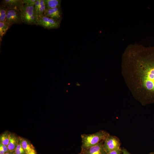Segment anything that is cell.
<instances>
[{
	"mask_svg": "<svg viewBox=\"0 0 154 154\" xmlns=\"http://www.w3.org/2000/svg\"><path fill=\"white\" fill-rule=\"evenodd\" d=\"M121 66L134 97L143 105L154 103V46L129 45L123 54Z\"/></svg>",
	"mask_w": 154,
	"mask_h": 154,
	"instance_id": "cell-1",
	"label": "cell"
},
{
	"mask_svg": "<svg viewBox=\"0 0 154 154\" xmlns=\"http://www.w3.org/2000/svg\"><path fill=\"white\" fill-rule=\"evenodd\" d=\"M110 135L109 133L103 130H100L94 133L82 134V149L89 148L97 145L104 141Z\"/></svg>",
	"mask_w": 154,
	"mask_h": 154,
	"instance_id": "cell-2",
	"label": "cell"
},
{
	"mask_svg": "<svg viewBox=\"0 0 154 154\" xmlns=\"http://www.w3.org/2000/svg\"><path fill=\"white\" fill-rule=\"evenodd\" d=\"M19 10L23 23L28 25H36L37 15L34 5L23 4Z\"/></svg>",
	"mask_w": 154,
	"mask_h": 154,
	"instance_id": "cell-3",
	"label": "cell"
},
{
	"mask_svg": "<svg viewBox=\"0 0 154 154\" xmlns=\"http://www.w3.org/2000/svg\"><path fill=\"white\" fill-rule=\"evenodd\" d=\"M61 22L44 15L37 16V25L48 29H57L60 27Z\"/></svg>",
	"mask_w": 154,
	"mask_h": 154,
	"instance_id": "cell-4",
	"label": "cell"
},
{
	"mask_svg": "<svg viewBox=\"0 0 154 154\" xmlns=\"http://www.w3.org/2000/svg\"><path fill=\"white\" fill-rule=\"evenodd\" d=\"M121 144L117 137L110 135L104 140L103 147L107 153L120 149Z\"/></svg>",
	"mask_w": 154,
	"mask_h": 154,
	"instance_id": "cell-5",
	"label": "cell"
},
{
	"mask_svg": "<svg viewBox=\"0 0 154 154\" xmlns=\"http://www.w3.org/2000/svg\"><path fill=\"white\" fill-rule=\"evenodd\" d=\"M5 22L9 25L10 27L13 24L23 23L20 10L7 8Z\"/></svg>",
	"mask_w": 154,
	"mask_h": 154,
	"instance_id": "cell-6",
	"label": "cell"
},
{
	"mask_svg": "<svg viewBox=\"0 0 154 154\" xmlns=\"http://www.w3.org/2000/svg\"><path fill=\"white\" fill-rule=\"evenodd\" d=\"M104 141L90 147L82 149V154H107L103 147Z\"/></svg>",
	"mask_w": 154,
	"mask_h": 154,
	"instance_id": "cell-7",
	"label": "cell"
},
{
	"mask_svg": "<svg viewBox=\"0 0 154 154\" xmlns=\"http://www.w3.org/2000/svg\"><path fill=\"white\" fill-rule=\"evenodd\" d=\"M62 12L61 7L46 9L44 15L59 22L62 19Z\"/></svg>",
	"mask_w": 154,
	"mask_h": 154,
	"instance_id": "cell-8",
	"label": "cell"
},
{
	"mask_svg": "<svg viewBox=\"0 0 154 154\" xmlns=\"http://www.w3.org/2000/svg\"><path fill=\"white\" fill-rule=\"evenodd\" d=\"M0 5L5 6L7 9L20 10L23 4V0H3Z\"/></svg>",
	"mask_w": 154,
	"mask_h": 154,
	"instance_id": "cell-9",
	"label": "cell"
},
{
	"mask_svg": "<svg viewBox=\"0 0 154 154\" xmlns=\"http://www.w3.org/2000/svg\"><path fill=\"white\" fill-rule=\"evenodd\" d=\"M19 142V137L18 138L14 135L10 133L9 142L7 145L9 151H14Z\"/></svg>",
	"mask_w": 154,
	"mask_h": 154,
	"instance_id": "cell-10",
	"label": "cell"
},
{
	"mask_svg": "<svg viewBox=\"0 0 154 154\" xmlns=\"http://www.w3.org/2000/svg\"><path fill=\"white\" fill-rule=\"evenodd\" d=\"M46 9L61 7L60 0H44Z\"/></svg>",
	"mask_w": 154,
	"mask_h": 154,
	"instance_id": "cell-11",
	"label": "cell"
},
{
	"mask_svg": "<svg viewBox=\"0 0 154 154\" xmlns=\"http://www.w3.org/2000/svg\"><path fill=\"white\" fill-rule=\"evenodd\" d=\"M19 138L21 144L27 154L35 149L33 145L27 140L20 137Z\"/></svg>",
	"mask_w": 154,
	"mask_h": 154,
	"instance_id": "cell-12",
	"label": "cell"
},
{
	"mask_svg": "<svg viewBox=\"0 0 154 154\" xmlns=\"http://www.w3.org/2000/svg\"><path fill=\"white\" fill-rule=\"evenodd\" d=\"M10 28L9 25L6 22H0V42L2 40L3 37L5 35L7 32Z\"/></svg>",
	"mask_w": 154,
	"mask_h": 154,
	"instance_id": "cell-13",
	"label": "cell"
},
{
	"mask_svg": "<svg viewBox=\"0 0 154 154\" xmlns=\"http://www.w3.org/2000/svg\"><path fill=\"white\" fill-rule=\"evenodd\" d=\"M7 8L5 6L0 5V22H5Z\"/></svg>",
	"mask_w": 154,
	"mask_h": 154,
	"instance_id": "cell-14",
	"label": "cell"
},
{
	"mask_svg": "<svg viewBox=\"0 0 154 154\" xmlns=\"http://www.w3.org/2000/svg\"><path fill=\"white\" fill-rule=\"evenodd\" d=\"M10 134L5 132L2 134L0 136V143L7 146L9 142Z\"/></svg>",
	"mask_w": 154,
	"mask_h": 154,
	"instance_id": "cell-15",
	"label": "cell"
},
{
	"mask_svg": "<svg viewBox=\"0 0 154 154\" xmlns=\"http://www.w3.org/2000/svg\"><path fill=\"white\" fill-rule=\"evenodd\" d=\"M46 10V7L44 0H40V5L37 16L44 15Z\"/></svg>",
	"mask_w": 154,
	"mask_h": 154,
	"instance_id": "cell-16",
	"label": "cell"
},
{
	"mask_svg": "<svg viewBox=\"0 0 154 154\" xmlns=\"http://www.w3.org/2000/svg\"><path fill=\"white\" fill-rule=\"evenodd\" d=\"M14 152L15 154H26L25 151L22 147V146L21 144L20 140V138L19 142L17 145L14 151Z\"/></svg>",
	"mask_w": 154,
	"mask_h": 154,
	"instance_id": "cell-17",
	"label": "cell"
},
{
	"mask_svg": "<svg viewBox=\"0 0 154 154\" xmlns=\"http://www.w3.org/2000/svg\"><path fill=\"white\" fill-rule=\"evenodd\" d=\"M36 0H23V4L29 5H34Z\"/></svg>",
	"mask_w": 154,
	"mask_h": 154,
	"instance_id": "cell-18",
	"label": "cell"
},
{
	"mask_svg": "<svg viewBox=\"0 0 154 154\" xmlns=\"http://www.w3.org/2000/svg\"><path fill=\"white\" fill-rule=\"evenodd\" d=\"M40 5V0H36L34 6L37 15Z\"/></svg>",
	"mask_w": 154,
	"mask_h": 154,
	"instance_id": "cell-19",
	"label": "cell"
},
{
	"mask_svg": "<svg viewBox=\"0 0 154 154\" xmlns=\"http://www.w3.org/2000/svg\"><path fill=\"white\" fill-rule=\"evenodd\" d=\"M122 153V149L120 148L118 150H116L111 152L107 154H121Z\"/></svg>",
	"mask_w": 154,
	"mask_h": 154,
	"instance_id": "cell-20",
	"label": "cell"
},
{
	"mask_svg": "<svg viewBox=\"0 0 154 154\" xmlns=\"http://www.w3.org/2000/svg\"><path fill=\"white\" fill-rule=\"evenodd\" d=\"M0 148L2 149L5 153H7L9 151L7 146L4 145L0 143Z\"/></svg>",
	"mask_w": 154,
	"mask_h": 154,
	"instance_id": "cell-21",
	"label": "cell"
},
{
	"mask_svg": "<svg viewBox=\"0 0 154 154\" xmlns=\"http://www.w3.org/2000/svg\"><path fill=\"white\" fill-rule=\"evenodd\" d=\"M122 151L123 154H131L126 149L124 148L122 149Z\"/></svg>",
	"mask_w": 154,
	"mask_h": 154,
	"instance_id": "cell-22",
	"label": "cell"
},
{
	"mask_svg": "<svg viewBox=\"0 0 154 154\" xmlns=\"http://www.w3.org/2000/svg\"><path fill=\"white\" fill-rule=\"evenodd\" d=\"M27 154H37V153L34 149Z\"/></svg>",
	"mask_w": 154,
	"mask_h": 154,
	"instance_id": "cell-23",
	"label": "cell"
},
{
	"mask_svg": "<svg viewBox=\"0 0 154 154\" xmlns=\"http://www.w3.org/2000/svg\"><path fill=\"white\" fill-rule=\"evenodd\" d=\"M5 154H15L14 153V151L11 152H10L9 151L7 153H5Z\"/></svg>",
	"mask_w": 154,
	"mask_h": 154,
	"instance_id": "cell-24",
	"label": "cell"
},
{
	"mask_svg": "<svg viewBox=\"0 0 154 154\" xmlns=\"http://www.w3.org/2000/svg\"><path fill=\"white\" fill-rule=\"evenodd\" d=\"M149 154H154V152H151Z\"/></svg>",
	"mask_w": 154,
	"mask_h": 154,
	"instance_id": "cell-25",
	"label": "cell"
},
{
	"mask_svg": "<svg viewBox=\"0 0 154 154\" xmlns=\"http://www.w3.org/2000/svg\"><path fill=\"white\" fill-rule=\"evenodd\" d=\"M82 154L81 153H79V154Z\"/></svg>",
	"mask_w": 154,
	"mask_h": 154,
	"instance_id": "cell-26",
	"label": "cell"
},
{
	"mask_svg": "<svg viewBox=\"0 0 154 154\" xmlns=\"http://www.w3.org/2000/svg\"></svg>",
	"mask_w": 154,
	"mask_h": 154,
	"instance_id": "cell-27",
	"label": "cell"
}]
</instances>
